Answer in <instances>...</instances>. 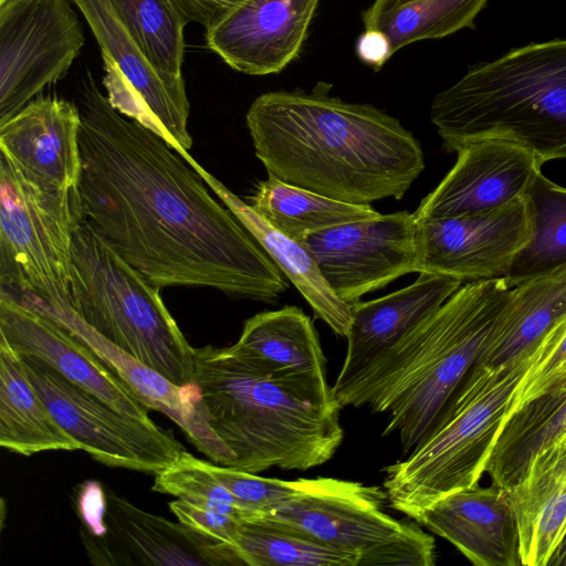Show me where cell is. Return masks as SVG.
<instances>
[{
  "instance_id": "cell-1",
  "label": "cell",
  "mask_w": 566,
  "mask_h": 566,
  "mask_svg": "<svg viewBox=\"0 0 566 566\" xmlns=\"http://www.w3.org/2000/svg\"><path fill=\"white\" fill-rule=\"evenodd\" d=\"M83 218L159 289L209 287L275 304L287 277L159 135L109 104L87 73L80 98Z\"/></svg>"
},
{
  "instance_id": "cell-2",
  "label": "cell",
  "mask_w": 566,
  "mask_h": 566,
  "mask_svg": "<svg viewBox=\"0 0 566 566\" xmlns=\"http://www.w3.org/2000/svg\"><path fill=\"white\" fill-rule=\"evenodd\" d=\"M331 88L318 82L252 102L247 126L268 176L354 205L400 200L424 169L420 143L382 109Z\"/></svg>"
},
{
  "instance_id": "cell-3",
  "label": "cell",
  "mask_w": 566,
  "mask_h": 566,
  "mask_svg": "<svg viewBox=\"0 0 566 566\" xmlns=\"http://www.w3.org/2000/svg\"><path fill=\"white\" fill-rule=\"evenodd\" d=\"M193 366L208 423L235 455L231 468L305 471L340 447L342 408L326 370L274 371L234 344L195 348Z\"/></svg>"
},
{
  "instance_id": "cell-4",
  "label": "cell",
  "mask_w": 566,
  "mask_h": 566,
  "mask_svg": "<svg viewBox=\"0 0 566 566\" xmlns=\"http://www.w3.org/2000/svg\"><path fill=\"white\" fill-rule=\"evenodd\" d=\"M511 293L503 277L461 285L394 345L334 384L338 405L387 413L382 434L397 433L403 453L410 452L475 364Z\"/></svg>"
},
{
  "instance_id": "cell-5",
  "label": "cell",
  "mask_w": 566,
  "mask_h": 566,
  "mask_svg": "<svg viewBox=\"0 0 566 566\" xmlns=\"http://www.w3.org/2000/svg\"><path fill=\"white\" fill-rule=\"evenodd\" d=\"M430 120L447 153L497 139L528 150L542 165L566 159V39L471 66L434 96Z\"/></svg>"
},
{
  "instance_id": "cell-6",
  "label": "cell",
  "mask_w": 566,
  "mask_h": 566,
  "mask_svg": "<svg viewBox=\"0 0 566 566\" xmlns=\"http://www.w3.org/2000/svg\"><path fill=\"white\" fill-rule=\"evenodd\" d=\"M546 338L504 364L472 366L429 434L405 460L385 468L392 509L413 518L440 499L478 485L516 387Z\"/></svg>"
},
{
  "instance_id": "cell-7",
  "label": "cell",
  "mask_w": 566,
  "mask_h": 566,
  "mask_svg": "<svg viewBox=\"0 0 566 566\" xmlns=\"http://www.w3.org/2000/svg\"><path fill=\"white\" fill-rule=\"evenodd\" d=\"M70 305L98 335L177 385L193 382V352L159 287L83 218L73 232Z\"/></svg>"
},
{
  "instance_id": "cell-8",
  "label": "cell",
  "mask_w": 566,
  "mask_h": 566,
  "mask_svg": "<svg viewBox=\"0 0 566 566\" xmlns=\"http://www.w3.org/2000/svg\"><path fill=\"white\" fill-rule=\"evenodd\" d=\"M83 219L76 190L42 186L0 155V281L51 312L71 308V248Z\"/></svg>"
},
{
  "instance_id": "cell-9",
  "label": "cell",
  "mask_w": 566,
  "mask_h": 566,
  "mask_svg": "<svg viewBox=\"0 0 566 566\" xmlns=\"http://www.w3.org/2000/svg\"><path fill=\"white\" fill-rule=\"evenodd\" d=\"M386 500L376 485L316 478L308 491L254 517L354 554L358 566H433V537L385 513Z\"/></svg>"
},
{
  "instance_id": "cell-10",
  "label": "cell",
  "mask_w": 566,
  "mask_h": 566,
  "mask_svg": "<svg viewBox=\"0 0 566 566\" xmlns=\"http://www.w3.org/2000/svg\"><path fill=\"white\" fill-rule=\"evenodd\" d=\"M19 356L56 421L94 460L156 474L185 450L171 430L123 413L46 363Z\"/></svg>"
},
{
  "instance_id": "cell-11",
  "label": "cell",
  "mask_w": 566,
  "mask_h": 566,
  "mask_svg": "<svg viewBox=\"0 0 566 566\" xmlns=\"http://www.w3.org/2000/svg\"><path fill=\"white\" fill-rule=\"evenodd\" d=\"M96 39L109 104L165 139L187 160L192 139L184 77L160 72L136 43L111 0H72Z\"/></svg>"
},
{
  "instance_id": "cell-12",
  "label": "cell",
  "mask_w": 566,
  "mask_h": 566,
  "mask_svg": "<svg viewBox=\"0 0 566 566\" xmlns=\"http://www.w3.org/2000/svg\"><path fill=\"white\" fill-rule=\"evenodd\" d=\"M69 0L0 4V124L63 77L84 45Z\"/></svg>"
},
{
  "instance_id": "cell-13",
  "label": "cell",
  "mask_w": 566,
  "mask_h": 566,
  "mask_svg": "<svg viewBox=\"0 0 566 566\" xmlns=\"http://www.w3.org/2000/svg\"><path fill=\"white\" fill-rule=\"evenodd\" d=\"M417 273L463 282L504 277L533 234L528 201L489 211L417 221Z\"/></svg>"
},
{
  "instance_id": "cell-14",
  "label": "cell",
  "mask_w": 566,
  "mask_h": 566,
  "mask_svg": "<svg viewBox=\"0 0 566 566\" xmlns=\"http://www.w3.org/2000/svg\"><path fill=\"white\" fill-rule=\"evenodd\" d=\"M417 223L406 210L340 224L302 243L335 294L348 304L418 270Z\"/></svg>"
},
{
  "instance_id": "cell-15",
  "label": "cell",
  "mask_w": 566,
  "mask_h": 566,
  "mask_svg": "<svg viewBox=\"0 0 566 566\" xmlns=\"http://www.w3.org/2000/svg\"><path fill=\"white\" fill-rule=\"evenodd\" d=\"M105 491V534L82 537L93 564L243 565L233 548L202 537L179 521L146 512L108 488Z\"/></svg>"
},
{
  "instance_id": "cell-16",
  "label": "cell",
  "mask_w": 566,
  "mask_h": 566,
  "mask_svg": "<svg viewBox=\"0 0 566 566\" xmlns=\"http://www.w3.org/2000/svg\"><path fill=\"white\" fill-rule=\"evenodd\" d=\"M0 339L35 357L123 413L151 421L149 409L103 360L62 323L1 289Z\"/></svg>"
},
{
  "instance_id": "cell-17",
  "label": "cell",
  "mask_w": 566,
  "mask_h": 566,
  "mask_svg": "<svg viewBox=\"0 0 566 566\" xmlns=\"http://www.w3.org/2000/svg\"><path fill=\"white\" fill-rule=\"evenodd\" d=\"M457 161L413 212L416 222L500 208L523 197L542 164L504 140L480 139L457 149Z\"/></svg>"
},
{
  "instance_id": "cell-18",
  "label": "cell",
  "mask_w": 566,
  "mask_h": 566,
  "mask_svg": "<svg viewBox=\"0 0 566 566\" xmlns=\"http://www.w3.org/2000/svg\"><path fill=\"white\" fill-rule=\"evenodd\" d=\"M319 0H244L206 29L208 48L249 75L283 71L300 53Z\"/></svg>"
},
{
  "instance_id": "cell-19",
  "label": "cell",
  "mask_w": 566,
  "mask_h": 566,
  "mask_svg": "<svg viewBox=\"0 0 566 566\" xmlns=\"http://www.w3.org/2000/svg\"><path fill=\"white\" fill-rule=\"evenodd\" d=\"M80 128L73 103L38 97L0 124V150L31 180L71 192L82 172Z\"/></svg>"
},
{
  "instance_id": "cell-20",
  "label": "cell",
  "mask_w": 566,
  "mask_h": 566,
  "mask_svg": "<svg viewBox=\"0 0 566 566\" xmlns=\"http://www.w3.org/2000/svg\"><path fill=\"white\" fill-rule=\"evenodd\" d=\"M39 310L57 319L87 345L149 410L161 412L177 423L190 443L209 461L232 467L235 455L209 426L201 395L195 382H172L98 335L72 308L62 313Z\"/></svg>"
},
{
  "instance_id": "cell-21",
  "label": "cell",
  "mask_w": 566,
  "mask_h": 566,
  "mask_svg": "<svg viewBox=\"0 0 566 566\" xmlns=\"http://www.w3.org/2000/svg\"><path fill=\"white\" fill-rule=\"evenodd\" d=\"M476 566H518L520 541L507 490L473 486L447 495L412 518Z\"/></svg>"
},
{
  "instance_id": "cell-22",
  "label": "cell",
  "mask_w": 566,
  "mask_h": 566,
  "mask_svg": "<svg viewBox=\"0 0 566 566\" xmlns=\"http://www.w3.org/2000/svg\"><path fill=\"white\" fill-rule=\"evenodd\" d=\"M461 285L460 280L451 276L419 273L416 281L406 287L376 300L350 304L347 349L335 384L344 382L394 345Z\"/></svg>"
},
{
  "instance_id": "cell-23",
  "label": "cell",
  "mask_w": 566,
  "mask_h": 566,
  "mask_svg": "<svg viewBox=\"0 0 566 566\" xmlns=\"http://www.w3.org/2000/svg\"><path fill=\"white\" fill-rule=\"evenodd\" d=\"M524 566L547 565L566 532V432L532 458L507 490Z\"/></svg>"
},
{
  "instance_id": "cell-24",
  "label": "cell",
  "mask_w": 566,
  "mask_h": 566,
  "mask_svg": "<svg viewBox=\"0 0 566 566\" xmlns=\"http://www.w3.org/2000/svg\"><path fill=\"white\" fill-rule=\"evenodd\" d=\"M189 163L298 290L315 317L326 323L338 336L346 337L352 322V305L331 289L310 250L302 242L276 230L195 159Z\"/></svg>"
},
{
  "instance_id": "cell-25",
  "label": "cell",
  "mask_w": 566,
  "mask_h": 566,
  "mask_svg": "<svg viewBox=\"0 0 566 566\" xmlns=\"http://www.w3.org/2000/svg\"><path fill=\"white\" fill-rule=\"evenodd\" d=\"M566 319V266L512 287L475 364H504L539 345Z\"/></svg>"
},
{
  "instance_id": "cell-26",
  "label": "cell",
  "mask_w": 566,
  "mask_h": 566,
  "mask_svg": "<svg viewBox=\"0 0 566 566\" xmlns=\"http://www.w3.org/2000/svg\"><path fill=\"white\" fill-rule=\"evenodd\" d=\"M0 446L25 457L43 451L81 450L31 382L21 357L3 339H0Z\"/></svg>"
},
{
  "instance_id": "cell-27",
  "label": "cell",
  "mask_w": 566,
  "mask_h": 566,
  "mask_svg": "<svg viewBox=\"0 0 566 566\" xmlns=\"http://www.w3.org/2000/svg\"><path fill=\"white\" fill-rule=\"evenodd\" d=\"M566 432V376L513 411L503 423L485 463L492 484L510 490L532 458Z\"/></svg>"
},
{
  "instance_id": "cell-28",
  "label": "cell",
  "mask_w": 566,
  "mask_h": 566,
  "mask_svg": "<svg viewBox=\"0 0 566 566\" xmlns=\"http://www.w3.org/2000/svg\"><path fill=\"white\" fill-rule=\"evenodd\" d=\"M247 199L271 226L298 242L318 231L380 214L370 205L338 201L272 177L259 181Z\"/></svg>"
},
{
  "instance_id": "cell-29",
  "label": "cell",
  "mask_w": 566,
  "mask_h": 566,
  "mask_svg": "<svg viewBox=\"0 0 566 566\" xmlns=\"http://www.w3.org/2000/svg\"><path fill=\"white\" fill-rule=\"evenodd\" d=\"M234 346L274 371L326 370V357L311 318L297 306L248 318Z\"/></svg>"
},
{
  "instance_id": "cell-30",
  "label": "cell",
  "mask_w": 566,
  "mask_h": 566,
  "mask_svg": "<svg viewBox=\"0 0 566 566\" xmlns=\"http://www.w3.org/2000/svg\"><path fill=\"white\" fill-rule=\"evenodd\" d=\"M533 234L503 277L513 287L566 266V188L539 171L525 192Z\"/></svg>"
},
{
  "instance_id": "cell-31",
  "label": "cell",
  "mask_w": 566,
  "mask_h": 566,
  "mask_svg": "<svg viewBox=\"0 0 566 566\" xmlns=\"http://www.w3.org/2000/svg\"><path fill=\"white\" fill-rule=\"evenodd\" d=\"M233 548L247 566H358L354 554L261 517L241 522Z\"/></svg>"
},
{
  "instance_id": "cell-32",
  "label": "cell",
  "mask_w": 566,
  "mask_h": 566,
  "mask_svg": "<svg viewBox=\"0 0 566 566\" xmlns=\"http://www.w3.org/2000/svg\"><path fill=\"white\" fill-rule=\"evenodd\" d=\"M486 3L488 0H412L375 14H363V22L365 29L381 30L396 53L413 42L472 28Z\"/></svg>"
},
{
  "instance_id": "cell-33",
  "label": "cell",
  "mask_w": 566,
  "mask_h": 566,
  "mask_svg": "<svg viewBox=\"0 0 566 566\" xmlns=\"http://www.w3.org/2000/svg\"><path fill=\"white\" fill-rule=\"evenodd\" d=\"M116 13L150 62L182 78L187 18L175 0H111Z\"/></svg>"
},
{
  "instance_id": "cell-34",
  "label": "cell",
  "mask_w": 566,
  "mask_h": 566,
  "mask_svg": "<svg viewBox=\"0 0 566 566\" xmlns=\"http://www.w3.org/2000/svg\"><path fill=\"white\" fill-rule=\"evenodd\" d=\"M153 490L240 521L253 517L216 478L209 468V461L198 459L185 450L174 462L155 474Z\"/></svg>"
},
{
  "instance_id": "cell-35",
  "label": "cell",
  "mask_w": 566,
  "mask_h": 566,
  "mask_svg": "<svg viewBox=\"0 0 566 566\" xmlns=\"http://www.w3.org/2000/svg\"><path fill=\"white\" fill-rule=\"evenodd\" d=\"M209 468L253 517L266 514L301 493L308 491L316 481V479L284 481L262 478L255 475V473L220 465L211 461H209Z\"/></svg>"
},
{
  "instance_id": "cell-36",
  "label": "cell",
  "mask_w": 566,
  "mask_h": 566,
  "mask_svg": "<svg viewBox=\"0 0 566 566\" xmlns=\"http://www.w3.org/2000/svg\"><path fill=\"white\" fill-rule=\"evenodd\" d=\"M564 376H566V319L548 334L539 354L521 378L509 416L548 390Z\"/></svg>"
},
{
  "instance_id": "cell-37",
  "label": "cell",
  "mask_w": 566,
  "mask_h": 566,
  "mask_svg": "<svg viewBox=\"0 0 566 566\" xmlns=\"http://www.w3.org/2000/svg\"><path fill=\"white\" fill-rule=\"evenodd\" d=\"M169 509L180 523L197 534L216 544L233 548L242 521L231 515L192 504L182 499L169 502Z\"/></svg>"
},
{
  "instance_id": "cell-38",
  "label": "cell",
  "mask_w": 566,
  "mask_h": 566,
  "mask_svg": "<svg viewBox=\"0 0 566 566\" xmlns=\"http://www.w3.org/2000/svg\"><path fill=\"white\" fill-rule=\"evenodd\" d=\"M355 49L358 59L376 71L394 54L387 35L375 28L365 29L358 36Z\"/></svg>"
},
{
  "instance_id": "cell-39",
  "label": "cell",
  "mask_w": 566,
  "mask_h": 566,
  "mask_svg": "<svg viewBox=\"0 0 566 566\" xmlns=\"http://www.w3.org/2000/svg\"><path fill=\"white\" fill-rule=\"evenodd\" d=\"M188 22H197L206 29L216 23L244 0H175Z\"/></svg>"
},
{
  "instance_id": "cell-40",
  "label": "cell",
  "mask_w": 566,
  "mask_h": 566,
  "mask_svg": "<svg viewBox=\"0 0 566 566\" xmlns=\"http://www.w3.org/2000/svg\"><path fill=\"white\" fill-rule=\"evenodd\" d=\"M412 0H374L373 4L366 9L363 14H375Z\"/></svg>"
},
{
  "instance_id": "cell-41",
  "label": "cell",
  "mask_w": 566,
  "mask_h": 566,
  "mask_svg": "<svg viewBox=\"0 0 566 566\" xmlns=\"http://www.w3.org/2000/svg\"><path fill=\"white\" fill-rule=\"evenodd\" d=\"M547 565L549 566H560L566 565V532L562 537L559 544L553 552Z\"/></svg>"
},
{
  "instance_id": "cell-42",
  "label": "cell",
  "mask_w": 566,
  "mask_h": 566,
  "mask_svg": "<svg viewBox=\"0 0 566 566\" xmlns=\"http://www.w3.org/2000/svg\"><path fill=\"white\" fill-rule=\"evenodd\" d=\"M7 0H0V4H2L3 2H6Z\"/></svg>"
}]
</instances>
